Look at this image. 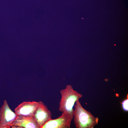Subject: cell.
<instances>
[{"mask_svg":"<svg viewBox=\"0 0 128 128\" xmlns=\"http://www.w3.org/2000/svg\"><path fill=\"white\" fill-rule=\"evenodd\" d=\"M61 99L59 103V110L69 115L73 119L74 110L73 107L76 101L81 98L82 94L74 90L70 85L60 91Z\"/></svg>","mask_w":128,"mask_h":128,"instance_id":"1","label":"cell"},{"mask_svg":"<svg viewBox=\"0 0 128 128\" xmlns=\"http://www.w3.org/2000/svg\"><path fill=\"white\" fill-rule=\"evenodd\" d=\"M74 121L77 128H93L97 124L99 119L95 117L82 106L79 99L74 105Z\"/></svg>","mask_w":128,"mask_h":128,"instance_id":"2","label":"cell"},{"mask_svg":"<svg viewBox=\"0 0 128 128\" xmlns=\"http://www.w3.org/2000/svg\"><path fill=\"white\" fill-rule=\"evenodd\" d=\"M18 115L11 110L5 100L0 109V128H10Z\"/></svg>","mask_w":128,"mask_h":128,"instance_id":"3","label":"cell"},{"mask_svg":"<svg viewBox=\"0 0 128 128\" xmlns=\"http://www.w3.org/2000/svg\"><path fill=\"white\" fill-rule=\"evenodd\" d=\"M73 119L68 114L62 112L60 116L55 119H51L41 128H70Z\"/></svg>","mask_w":128,"mask_h":128,"instance_id":"4","label":"cell"},{"mask_svg":"<svg viewBox=\"0 0 128 128\" xmlns=\"http://www.w3.org/2000/svg\"><path fill=\"white\" fill-rule=\"evenodd\" d=\"M38 105L33 117L40 128L48 121L51 119L52 114L47 106L41 101Z\"/></svg>","mask_w":128,"mask_h":128,"instance_id":"5","label":"cell"},{"mask_svg":"<svg viewBox=\"0 0 128 128\" xmlns=\"http://www.w3.org/2000/svg\"><path fill=\"white\" fill-rule=\"evenodd\" d=\"M38 105V102L35 101H24L16 107L14 110L15 112L18 115L32 117Z\"/></svg>","mask_w":128,"mask_h":128,"instance_id":"6","label":"cell"},{"mask_svg":"<svg viewBox=\"0 0 128 128\" xmlns=\"http://www.w3.org/2000/svg\"><path fill=\"white\" fill-rule=\"evenodd\" d=\"M11 128H40L33 116L28 117L18 115Z\"/></svg>","mask_w":128,"mask_h":128,"instance_id":"7","label":"cell"},{"mask_svg":"<svg viewBox=\"0 0 128 128\" xmlns=\"http://www.w3.org/2000/svg\"><path fill=\"white\" fill-rule=\"evenodd\" d=\"M122 105L123 110L128 111V95L127 98L124 100L122 103Z\"/></svg>","mask_w":128,"mask_h":128,"instance_id":"8","label":"cell"}]
</instances>
